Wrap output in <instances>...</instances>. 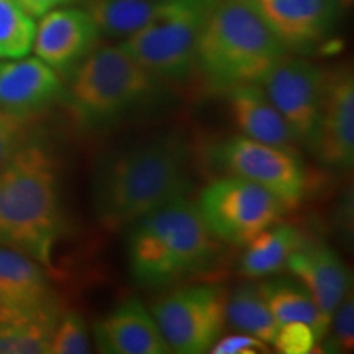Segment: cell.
I'll use <instances>...</instances> for the list:
<instances>
[{"label":"cell","instance_id":"1","mask_svg":"<svg viewBox=\"0 0 354 354\" xmlns=\"http://www.w3.org/2000/svg\"><path fill=\"white\" fill-rule=\"evenodd\" d=\"M189 148L177 135H159L110 154L97 166L92 201L109 232L125 230L190 189Z\"/></svg>","mask_w":354,"mask_h":354},{"label":"cell","instance_id":"2","mask_svg":"<svg viewBox=\"0 0 354 354\" xmlns=\"http://www.w3.org/2000/svg\"><path fill=\"white\" fill-rule=\"evenodd\" d=\"M61 230L56 162L30 140L0 167V245L53 268Z\"/></svg>","mask_w":354,"mask_h":354},{"label":"cell","instance_id":"3","mask_svg":"<svg viewBox=\"0 0 354 354\" xmlns=\"http://www.w3.org/2000/svg\"><path fill=\"white\" fill-rule=\"evenodd\" d=\"M215 253V238L187 196L158 207L128 227V268L141 287L161 289L196 276L210 266Z\"/></svg>","mask_w":354,"mask_h":354},{"label":"cell","instance_id":"4","mask_svg":"<svg viewBox=\"0 0 354 354\" xmlns=\"http://www.w3.org/2000/svg\"><path fill=\"white\" fill-rule=\"evenodd\" d=\"M286 48L248 0H220L198 41L197 71L214 92L261 84Z\"/></svg>","mask_w":354,"mask_h":354},{"label":"cell","instance_id":"5","mask_svg":"<svg viewBox=\"0 0 354 354\" xmlns=\"http://www.w3.org/2000/svg\"><path fill=\"white\" fill-rule=\"evenodd\" d=\"M159 82L122 44L97 46L74 69L64 97L82 127L100 128L151 100Z\"/></svg>","mask_w":354,"mask_h":354},{"label":"cell","instance_id":"6","mask_svg":"<svg viewBox=\"0 0 354 354\" xmlns=\"http://www.w3.org/2000/svg\"><path fill=\"white\" fill-rule=\"evenodd\" d=\"M220 0H165L151 24L120 43L159 81H183L194 71L197 48Z\"/></svg>","mask_w":354,"mask_h":354},{"label":"cell","instance_id":"7","mask_svg":"<svg viewBox=\"0 0 354 354\" xmlns=\"http://www.w3.org/2000/svg\"><path fill=\"white\" fill-rule=\"evenodd\" d=\"M196 205L212 236L234 246H245L286 212L284 203L269 190L236 176L203 187Z\"/></svg>","mask_w":354,"mask_h":354},{"label":"cell","instance_id":"8","mask_svg":"<svg viewBox=\"0 0 354 354\" xmlns=\"http://www.w3.org/2000/svg\"><path fill=\"white\" fill-rule=\"evenodd\" d=\"M227 290L220 286H185L169 292L151 313L171 353H209L227 325Z\"/></svg>","mask_w":354,"mask_h":354},{"label":"cell","instance_id":"9","mask_svg":"<svg viewBox=\"0 0 354 354\" xmlns=\"http://www.w3.org/2000/svg\"><path fill=\"white\" fill-rule=\"evenodd\" d=\"M326 73L299 56L282 55L261 86L282 115L299 146L312 151Z\"/></svg>","mask_w":354,"mask_h":354},{"label":"cell","instance_id":"10","mask_svg":"<svg viewBox=\"0 0 354 354\" xmlns=\"http://www.w3.org/2000/svg\"><path fill=\"white\" fill-rule=\"evenodd\" d=\"M218 162L228 176L261 185L286 205H299L305 194V171L297 153L238 135L218 148Z\"/></svg>","mask_w":354,"mask_h":354},{"label":"cell","instance_id":"11","mask_svg":"<svg viewBox=\"0 0 354 354\" xmlns=\"http://www.w3.org/2000/svg\"><path fill=\"white\" fill-rule=\"evenodd\" d=\"M312 153L333 169L354 165V77L348 66L326 73Z\"/></svg>","mask_w":354,"mask_h":354},{"label":"cell","instance_id":"12","mask_svg":"<svg viewBox=\"0 0 354 354\" xmlns=\"http://www.w3.org/2000/svg\"><path fill=\"white\" fill-rule=\"evenodd\" d=\"M286 51L308 53L325 41L338 19V0H248Z\"/></svg>","mask_w":354,"mask_h":354},{"label":"cell","instance_id":"13","mask_svg":"<svg viewBox=\"0 0 354 354\" xmlns=\"http://www.w3.org/2000/svg\"><path fill=\"white\" fill-rule=\"evenodd\" d=\"M100 32L82 8H55L41 17L33 51L56 73L76 69L99 46Z\"/></svg>","mask_w":354,"mask_h":354},{"label":"cell","instance_id":"14","mask_svg":"<svg viewBox=\"0 0 354 354\" xmlns=\"http://www.w3.org/2000/svg\"><path fill=\"white\" fill-rule=\"evenodd\" d=\"M286 268L307 287L330 326L335 310L351 292V272L344 261L323 243L304 241L287 259Z\"/></svg>","mask_w":354,"mask_h":354},{"label":"cell","instance_id":"15","mask_svg":"<svg viewBox=\"0 0 354 354\" xmlns=\"http://www.w3.org/2000/svg\"><path fill=\"white\" fill-rule=\"evenodd\" d=\"M59 73L39 57H19L0 64V109L35 117L64 97Z\"/></svg>","mask_w":354,"mask_h":354},{"label":"cell","instance_id":"16","mask_svg":"<svg viewBox=\"0 0 354 354\" xmlns=\"http://www.w3.org/2000/svg\"><path fill=\"white\" fill-rule=\"evenodd\" d=\"M94 338L100 353L169 354L151 310L138 299H128L97 320Z\"/></svg>","mask_w":354,"mask_h":354},{"label":"cell","instance_id":"17","mask_svg":"<svg viewBox=\"0 0 354 354\" xmlns=\"http://www.w3.org/2000/svg\"><path fill=\"white\" fill-rule=\"evenodd\" d=\"M230 112L246 138L297 153V141L261 84H245L227 92Z\"/></svg>","mask_w":354,"mask_h":354},{"label":"cell","instance_id":"18","mask_svg":"<svg viewBox=\"0 0 354 354\" xmlns=\"http://www.w3.org/2000/svg\"><path fill=\"white\" fill-rule=\"evenodd\" d=\"M59 317L57 304L0 307V354H48Z\"/></svg>","mask_w":354,"mask_h":354},{"label":"cell","instance_id":"19","mask_svg":"<svg viewBox=\"0 0 354 354\" xmlns=\"http://www.w3.org/2000/svg\"><path fill=\"white\" fill-rule=\"evenodd\" d=\"M56 304L50 279L38 261L0 245V307Z\"/></svg>","mask_w":354,"mask_h":354},{"label":"cell","instance_id":"20","mask_svg":"<svg viewBox=\"0 0 354 354\" xmlns=\"http://www.w3.org/2000/svg\"><path fill=\"white\" fill-rule=\"evenodd\" d=\"M304 241L297 228L277 221L246 243L238 269L250 279L272 276L286 268L287 259Z\"/></svg>","mask_w":354,"mask_h":354},{"label":"cell","instance_id":"21","mask_svg":"<svg viewBox=\"0 0 354 354\" xmlns=\"http://www.w3.org/2000/svg\"><path fill=\"white\" fill-rule=\"evenodd\" d=\"M258 286L279 325L305 323L313 330L317 342L325 338L328 325L323 320L315 300L302 282L295 277H277L261 282Z\"/></svg>","mask_w":354,"mask_h":354},{"label":"cell","instance_id":"22","mask_svg":"<svg viewBox=\"0 0 354 354\" xmlns=\"http://www.w3.org/2000/svg\"><path fill=\"white\" fill-rule=\"evenodd\" d=\"M165 0H88L86 10L100 35L125 39L151 24Z\"/></svg>","mask_w":354,"mask_h":354},{"label":"cell","instance_id":"23","mask_svg":"<svg viewBox=\"0 0 354 354\" xmlns=\"http://www.w3.org/2000/svg\"><path fill=\"white\" fill-rule=\"evenodd\" d=\"M225 315L234 331L254 336L268 346L276 338L279 322L272 315L258 284H243L228 294Z\"/></svg>","mask_w":354,"mask_h":354},{"label":"cell","instance_id":"24","mask_svg":"<svg viewBox=\"0 0 354 354\" xmlns=\"http://www.w3.org/2000/svg\"><path fill=\"white\" fill-rule=\"evenodd\" d=\"M37 24L15 0H0V59H19L33 50Z\"/></svg>","mask_w":354,"mask_h":354},{"label":"cell","instance_id":"25","mask_svg":"<svg viewBox=\"0 0 354 354\" xmlns=\"http://www.w3.org/2000/svg\"><path fill=\"white\" fill-rule=\"evenodd\" d=\"M91 353V335L86 322L76 312L63 313L57 320L48 354H87Z\"/></svg>","mask_w":354,"mask_h":354},{"label":"cell","instance_id":"26","mask_svg":"<svg viewBox=\"0 0 354 354\" xmlns=\"http://www.w3.org/2000/svg\"><path fill=\"white\" fill-rule=\"evenodd\" d=\"M325 348L328 353H348L354 346V304L353 294L349 292L335 310L326 331Z\"/></svg>","mask_w":354,"mask_h":354},{"label":"cell","instance_id":"27","mask_svg":"<svg viewBox=\"0 0 354 354\" xmlns=\"http://www.w3.org/2000/svg\"><path fill=\"white\" fill-rule=\"evenodd\" d=\"M35 117H24L0 109V167L10 159L26 141H30Z\"/></svg>","mask_w":354,"mask_h":354},{"label":"cell","instance_id":"28","mask_svg":"<svg viewBox=\"0 0 354 354\" xmlns=\"http://www.w3.org/2000/svg\"><path fill=\"white\" fill-rule=\"evenodd\" d=\"M317 338L313 330L305 323H282L274 338L272 346L284 354H305L315 346Z\"/></svg>","mask_w":354,"mask_h":354},{"label":"cell","instance_id":"29","mask_svg":"<svg viewBox=\"0 0 354 354\" xmlns=\"http://www.w3.org/2000/svg\"><path fill=\"white\" fill-rule=\"evenodd\" d=\"M268 351V344L261 339L254 338V336L246 333H236L233 335H221L216 339L214 346L210 348L212 354H258Z\"/></svg>","mask_w":354,"mask_h":354},{"label":"cell","instance_id":"30","mask_svg":"<svg viewBox=\"0 0 354 354\" xmlns=\"http://www.w3.org/2000/svg\"><path fill=\"white\" fill-rule=\"evenodd\" d=\"M24 10L33 19H41L48 12L55 10V8L64 7L73 0H15Z\"/></svg>","mask_w":354,"mask_h":354}]
</instances>
